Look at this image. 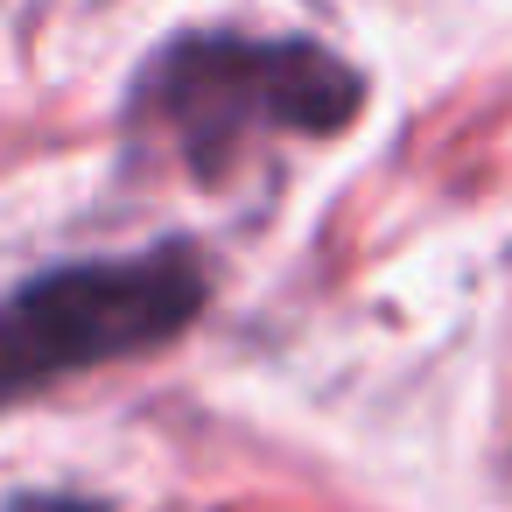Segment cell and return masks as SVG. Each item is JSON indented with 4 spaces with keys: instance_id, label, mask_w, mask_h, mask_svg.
Wrapping results in <instances>:
<instances>
[{
    "instance_id": "cell-1",
    "label": "cell",
    "mask_w": 512,
    "mask_h": 512,
    "mask_svg": "<svg viewBox=\"0 0 512 512\" xmlns=\"http://www.w3.org/2000/svg\"><path fill=\"white\" fill-rule=\"evenodd\" d=\"M365 106V78L309 36L190 29L169 36L127 85V127H155L197 176H225L260 134H344Z\"/></svg>"
},
{
    "instance_id": "cell-2",
    "label": "cell",
    "mask_w": 512,
    "mask_h": 512,
    "mask_svg": "<svg viewBox=\"0 0 512 512\" xmlns=\"http://www.w3.org/2000/svg\"><path fill=\"white\" fill-rule=\"evenodd\" d=\"M211 302L204 253L162 239L141 253L57 260L0 295V414L120 358L183 337Z\"/></svg>"
},
{
    "instance_id": "cell-3",
    "label": "cell",
    "mask_w": 512,
    "mask_h": 512,
    "mask_svg": "<svg viewBox=\"0 0 512 512\" xmlns=\"http://www.w3.org/2000/svg\"><path fill=\"white\" fill-rule=\"evenodd\" d=\"M8 512H99V505H85V498H15Z\"/></svg>"
}]
</instances>
